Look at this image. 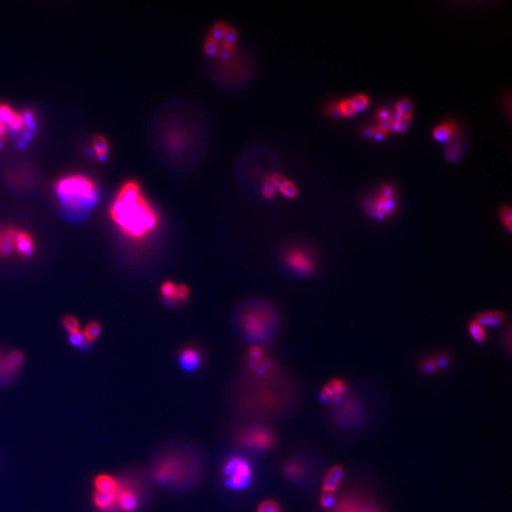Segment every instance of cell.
Listing matches in <instances>:
<instances>
[{"label": "cell", "mask_w": 512, "mask_h": 512, "mask_svg": "<svg viewBox=\"0 0 512 512\" xmlns=\"http://www.w3.org/2000/svg\"><path fill=\"white\" fill-rule=\"evenodd\" d=\"M139 492L140 491L136 485H132L128 482L125 484L120 483L119 489L116 493L115 506L123 512H135L140 503Z\"/></svg>", "instance_id": "obj_6"}, {"label": "cell", "mask_w": 512, "mask_h": 512, "mask_svg": "<svg viewBox=\"0 0 512 512\" xmlns=\"http://www.w3.org/2000/svg\"><path fill=\"white\" fill-rule=\"evenodd\" d=\"M93 152L99 161H105L109 154V144L107 138L103 136H96L92 140Z\"/></svg>", "instance_id": "obj_20"}, {"label": "cell", "mask_w": 512, "mask_h": 512, "mask_svg": "<svg viewBox=\"0 0 512 512\" xmlns=\"http://www.w3.org/2000/svg\"><path fill=\"white\" fill-rule=\"evenodd\" d=\"M200 361V355L194 348L187 347L180 352V365L186 371H194L199 366Z\"/></svg>", "instance_id": "obj_14"}, {"label": "cell", "mask_w": 512, "mask_h": 512, "mask_svg": "<svg viewBox=\"0 0 512 512\" xmlns=\"http://www.w3.org/2000/svg\"><path fill=\"white\" fill-rule=\"evenodd\" d=\"M24 357L21 352L14 350L4 357L1 362V373L4 375L14 374L18 371L23 363Z\"/></svg>", "instance_id": "obj_13"}, {"label": "cell", "mask_w": 512, "mask_h": 512, "mask_svg": "<svg viewBox=\"0 0 512 512\" xmlns=\"http://www.w3.org/2000/svg\"><path fill=\"white\" fill-rule=\"evenodd\" d=\"M115 500H116V494L100 492V491H96L94 494L95 505L99 509H102V510H109L111 508L115 507Z\"/></svg>", "instance_id": "obj_21"}, {"label": "cell", "mask_w": 512, "mask_h": 512, "mask_svg": "<svg viewBox=\"0 0 512 512\" xmlns=\"http://www.w3.org/2000/svg\"><path fill=\"white\" fill-rule=\"evenodd\" d=\"M189 296V289L185 285L177 286V301H184Z\"/></svg>", "instance_id": "obj_35"}, {"label": "cell", "mask_w": 512, "mask_h": 512, "mask_svg": "<svg viewBox=\"0 0 512 512\" xmlns=\"http://www.w3.org/2000/svg\"><path fill=\"white\" fill-rule=\"evenodd\" d=\"M334 512H376L374 510L360 504L353 499H345L335 508Z\"/></svg>", "instance_id": "obj_19"}, {"label": "cell", "mask_w": 512, "mask_h": 512, "mask_svg": "<svg viewBox=\"0 0 512 512\" xmlns=\"http://www.w3.org/2000/svg\"><path fill=\"white\" fill-rule=\"evenodd\" d=\"M287 265L299 274H308L314 269L313 259L301 249H291L286 256Z\"/></svg>", "instance_id": "obj_7"}, {"label": "cell", "mask_w": 512, "mask_h": 512, "mask_svg": "<svg viewBox=\"0 0 512 512\" xmlns=\"http://www.w3.org/2000/svg\"><path fill=\"white\" fill-rule=\"evenodd\" d=\"M346 391V382L342 379L330 380L321 392L323 402H329L340 399Z\"/></svg>", "instance_id": "obj_10"}, {"label": "cell", "mask_w": 512, "mask_h": 512, "mask_svg": "<svg viewBox=\"0 0 512 512\" xmlns=\"http://www.w3.org/2000/svg\"><path fill=\"white\" fill-rule=\"evenodd\" d=\"M344 473H345V471L339 466H335L331 468L326 473L323 483V492L334 494V492L338 489V486L341 483V481L343 480Z\"/></svg>", "instance_id": "obj_12"}, {"label": "cell", "mask_w": 512, "mask_h": 512, "mask_svg": "<svg viewBox=\"0 0 512 512\" xmlns=\"http://www.w3.org/2000/svg\"><path fill=\"white\" fill-rule=\"evenodd\" d=\"M278 191L283 195H285L286 197H289V198H294L298 194V190H297L296 186L294 185V183H292L291 181L287 179L284 180L283 183L280 185Z\"/></svg>", "instance_id": "obj_26"}, {"label": "cell", "mask_w": 512, "mask_h": 512, "mask_svg": "<svg viewBox=\"0 0 512 512\" xmlns=\"http://www.w3.org/2000/svg\"><path fill=\"white\" fill-rule=\"evenodd\" d=\"M468 330L473 341L477 344H484L486 341V332L484 327L475 320H472L468 324Z\"/></svg>", "instance_id": "obj_22"}, {"label": "cell", "mask_w": 512, "mask_h": 512, "mask_svg": "<svg viewBox=\"0 0 512 512\" xmlns=\"http://www.w3.org/2000/svg\"><path fill=\"white\" fill-rule=\"evenodd\" d=\"M388 118H391V114L385 109H379L377 113V121L378 120H383V119H388Z\"/></svg>", "instance_id": "obj_37"}, {"label": "cell", "mask_w": 512, "mask_h": 512, "mask_svg": "<svg viewBox=\"0 0 512 512\" xmlns=\"http://www.w3.org/2000/svg\"><path fill=\"white\" fill-rule=\"evenodd\" d=\"M34 250L35 244L33 238L27 232L18 230L15 238V251L24 257H29L33 254Z\"/></svg>", "instance_id": "obj_11"}, {"label": "cell", "mask_w": 512, "mask_h": 512, "mask_svg": "<svg viewBox=\"0 0 512 512\" xmlns=\"http://www.w3.org/2000/svg\"><path fill=\"white\" fill-rule=\"evenodd\" d=\"M257 512H280V508L274 500H265L257 508Z\"/></svg>", "instance_id": "obj_30"}, {"label": "cell", "mask_w": 512, "mask_h": 512, "mask_svg": "<svg viewBox=\"0 0 512 512\" xmlns=\"http://www.w3.org/2000/svg\"><path fill=\"white\" fill-rule=\"evenodd\" d=\"M355 109L357 111H361L363 109H365L369 104V99L366 97L365 95H362V94H358L356 96H354L353 98L350 99Z\"/></svg>", "instance_id": "obj_32"}, {"label": "cell", "mask_w": 512, "mask_h": 512, "mask_svg": "<svg viewBox=\"0 0 512 512\" xmlns=\"http://www.w3.org/2000/svg\"><path fill=\"white\" fill-rule=\"evenodd\" d=\"M500 218L503 222L504 227L511 233L512 227V209L508 206H504L500 210Z\"/></svg>", "instance_id": "obj_29"}, {"label": "cell", "mask_w": 512, "mask_h": 512, "mask_svg": "<svg viewBox=\"0 0 512 512\" xmlns=\"http://www.w3.org/2000/svg\"><path fill=\"white\" fill-rule=\"evenodd\" d=\"M238 443L252 452L263 453L269 451L275 443V434L268 426L250 425L240 431Z\"/></svg>", "instance_id": "obj_5"}, {"label": "cell", "mask_w": 512, "mask_h": 512, "mask_svg": "<svg viewBox=\"0 0 512 512\" xmlns=\"http://www.w3.org/2000/svg\"><path fill=\"white\" fill-rule=\"evenodd\" d=\"M396 111H397L398 113H400L402 117L411 120V118H412V113H413V108H412V103H411V101H410L409 99H407V98H402V99H401V100L397 103V106H396Z\"/></svg>", "instance_id": "obj_25"}, {"label": "cell", "mask_w": 512, "mask_h": 512, "mask_svg": "<svg viewBox=\"0 0 512 512\" xmlns=\"http://www.w3.org/2000/svg\"><path fill=\"white\" fill-rule=\"evenodd\" d=\"M1 230H2V228H0V245H1Z\"/></svg>", "instance_id": "obj_39"}, {"label": "cell", "mask_w": 512, "mask_h": 512, "mask_svg": "<svg viewBox=\"0 0 512 512\" xmlns=\"http://www.w3.org/2000/svg\"><path fill=\"white\" fill-rule=\"evenodd\" d=\"M253 467L244 456L235 455L229 457L222 468L224 484L235 491L245 490L253 479Z\"/></svg>", "instance_id": "obj_4"}, {"label": "cell", "mask_w": 512, "mask_h": 512, "mask_svg": "<svg viewBox=\"0 0 512 512\" xmlns=\"http://www.w3.org/2000/svg\"><path fill=\"white\" fill-rule=\"evenodd\" d=\"M388 131H386L385 129L377 126V127H373V133H372V137L377 139V140H381L383 138H386L388 135Z\"/></svg>", "instance_id": "obj_36"}, {"label": "cell", "mask_w": 512, "mask_h": 512, "mask_svg": "<svg viewBox=\"0 0 512 512\" xmlns=\"http://www.w3.org/2000/svg\"><path fill=\"white\" fill-rule=\"evenodd\" d=\"M111 220L133 240H141L159 227L160 218L136 180L121 186L109 210Z\"/></svg>", "instance_id": "obj_1"}, {"label": "cell", "mask_w": 512, "mask_h": 512, "mask_svg": "<svg viewBox=\"0 0 512 512\" xmlns=\"http://www.w3.org/2000/svg\"><path fill=\"white\" fill-rule=\"evenodd\" d=\"M321 502H322V506L324 508V509H329V508H332L335 504V499H334V494L332 493H325L323 492V496L321 499Z\"/></svg>", "instance_id": "obj_34"}, {"label": "cell", "mask_w": 512, "mask_h": 512, "mask_svg": "<svg viewBox=\"0 0 512 512\" xmlns=\"http://www.w3.org/2000/svg\"><path fill=\"white\" fill-rule=\"evenodd\" d=\"M162 295L169 303H174L177 301V285L173 282H164L161 288Z\"/></svg>", "instance_id": "obj_24"}, {"label": "cell", "mask_w": 512, "mask_h": 512, "mask_svg": "<svg viewBox=\"0 0 512 512\" xmlns=\"http://www.w3.org/2000/svg\"><path fill=\"white\" fill-rule=\"evenodd\" d=\"M339 107V109L341 112V115H344L346 117H351L353 115L356 114L357 110L355 109L351 100H344L340 103V105L338 106Z\"/></svg>", "instance_id": "obj_31"}, {"label": "cell", "mask_w": 512, "mask_h": 512, "mask_svg": "<svg viewBox=\"0 0 512 512\" xmlns=\"http://www.w3.org/2000/svg\"><path fill=\"white\" fill-rule=\"evenodd\" d=\"M102 332V325L96 321L90 322L83 329V335L88 343H92L97 340Z\"/></svg>", "instance_id": "obj_23"}, {"label": "cell", "mask_w": 512, "mask_h": 512, "mask_svg": "<svg viewBox=\"0 0 512 512\" xmlns=\"http://www.w3.org/2000/svg\"><path fill=\"white\" fill-rule=\"evenodd\" d=\"M63 325L69 334L80 331V323H79L78 320L71 315L66 316L65 318L63 319Z\"/></svg>", "instance_id": "obj_28"}, {"label": "cell", "mask_w": 512, "mask_h": 512, "mask_svg": "<svg viewBox=\"0 0 512 512\" xmlns=\"http://www.w3.org/2000/svg\"><path fill=\"white\" fill-rule=\"evenodd\" d=\"M457 126L453 122H446L437 125L432 131V137L438 142H446L457 134Z\"/></svg>", "instance_id": "obj_17"}, {"label": "cell", "mask_w": 512, "mask_h": 512, "mask_svg": "<svg viewBox=\"0 0 512 512\" xmlns=\"http://www.w3.org/2000/svg\"><path fill=\"white\" fill-rule=\"evenodd\" d=\"M284 472L286 477L292 481H301L305 478L306 470L301 461L297 459H291L285 463Z\"/></svg>", "instance_id": "obj_15"}, {"label": "cell", "mask_w": 512, "mask_h": 512, "mask_svg": "<svg viewBox=\"0 0 512 512\" xmlns=\"http://www.w3.org/2000/svg\"><path fill=\"white\" fill-rule=\"evenodd\" d=\"M18 230L14 227H6L1 230L0 257H9L15 251V238Z\"/></svg>", "instance_id": "obj_9"}, {"label": "cell", "mask_w": 512, "mask_h": 512, "mask_svg": "<svg viewBox=\"0 0 512 512\" xmlns=\"http://www.w3.org/2000/svg\"><path fill=\"white\" fill-rule=\"evenodd\" d=\"M505 319H506V315L502 311L492 310V311H485V312L479 313L474 320L484 327V326H498L505 321Z\"/></svg>", "instance_id": "obj_16"}, {"label": "cell", "mask_w": 512, "mask_h": 512, "mask_svg": "<svg viewBox=\"0 0 512 512\" xmlns=\"http://www.w3.org/2000/svg\"><path fill=\"white\" fill-rule=\"evenodd\" d=\"M450 364V358L445 354H436L429 358H425L418 364L421 372L426 374L435 373L445 369Z\"/></svg>", "instance_id": "obj_8"}, {"label": "cell", "mask_w": 512, "mask_h": 512, "mask_svg": "<svg viewBox=\"0 0 512 512\" xmlns=\"http://www.w3.org/2000/svg\"><path fill=\"white\" fill-rule=\"evenodd\" d=\"M200 474V462L185 447L173 446L159 454L153 464L154 480L162 486L181 489L191 486Z\"/></svg>", "instance_id": "obj_2"}, {"label": "cell", "mask_w": 512, "mask_h": 512, "mask_svg": "<svg viewBox=\"0 0 512 512\" xmlns=\"http://www.w3.org/2000/svg\"><path fill=\"white\" fill-rule=\"evenodd\" d=\"M55 193L65 216L70 221L85 219L99 198L96 183L80 174L66 176L58 180Z\"/></svg>", "instance_id": "obj_3"}, {"label": "cell", "mask_w": 512, "mask_h": 512, "mask_svg": "<svg viewBox=\"0 0 512 512\" xmlns=\"http://www.w3.org/2000/svg\"><path fill=\"white\" fill-rule=\"evenodd\" d=\"M410 121L411 120L403 118V117L401 118V119H398V120H393L391 130H394L396 132H401V133L404 132V131L407 130Z\"/></svg>", "instance_id": "obj_33"}, {"label": "cell", "mask_w": 512, "mask_h": 512, "mask_svg": "<svg viewBox=\"0 0 512 512\" xmlns=\"http://www.w3.org/2000/svg\"><path fill=\"white\" fill-rule=\"evenodd\" d=\"M95 486H96V491L116 494L119 489V486H120V482L117 479L113 478L112 476L107 475V474H102V475H99L95 479Z\"/></svg>", "instance_id": "obj_18"}, {"label": "cell", "mask_w": 512, "mask_h": 512, "mask_svg": "<svg viewBox=\"0 0 512 512\" xmlns=\"http://www.w3.org/2000/svg\"><path fill=\"white\" fill-rule=\"evenodd\" d=\"M69 343L70 345L74 347H78V348H82V349H87L89 347V344L83 337V333L78 331V332L73 333V334H69Z\"/></svg>", "instance_id": "obj_27"}, {"label": "cell", "mask_w": 512, "mask_h": 512, "mask_svg": "<svg viewBox=\"0 0 512 512\" xmlns=\"http://www.w3.org/2000/svg\"><path fill=\"white\" fill-rule=\"evenodd\" d=\"M330 115L333 116V117H338V116L341 115V112H340L338 106H331L330 107Z\"/></svg>", "instance_id": "obj_38"}]
</instances>
